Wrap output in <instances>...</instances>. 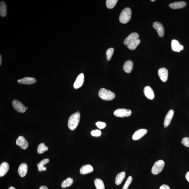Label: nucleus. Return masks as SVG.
Segmentation results:
<instances>
[{"label": "nucleus", "instance_id": "22", "mask_svg": "<svg viewBox=\"0 0 189 189\" xmlns=\"http://www.w3.org/2000/svg\"><path fill=\"white\" fill-rule=\"evenodd\" d=\"M126 174L125 172L118 173L116 176L115 178V184L117 185H119L121 184L125 179Z\"/></svg>", "mask_w": 189, "mask_h": 189}, {"label": "nucleus", "instance_id": "19", "mask_svg": "<svg viewBox=\"0 0 189 189\" xmlns=\"http://www.w3.org/2000/svg\"><path fill=\"white\" fill-rule=\"evenodd\" d=\"M93 170L92 166L88 164L83 166L80 169V172L82 175H86L92 172Z\"/></svg>", "mask_w": 189, "mask_h": 189}, {"label": "nucleus", "instance_id": "10", "mask_svg": "<svg viewBox=\"0 0 189 189\" xmlns=\"http://www.w3.org/2000/svg\"><path fill=\"white\" fill-rule=\"evenodd\" d=\"M147 132H148V131L146 129H139L135 131L134 134H133L132 139L133 140H139L146 135Z\"/></svg>", "mask_w": 189, "mask_h": 189}, {"label": "nucleus", "instance_id": "35", "mask_svg": "<svg viewBox=\"0 0 189 189\" xmlns=\"http://www.w3.org/2000/svg\"><path fill=\"white\" fill-rule=\"evenodd\" d=\"M159 189H170V188L167 185L164 184L161 185Z\"/></svg>", "mask_w": 189, "mask_h": 189}, {"label": "nucleus", "instance_id": "13", "mask_svg": "<svg viewBox=\"0 0 189 189\" xmlns=\"http://www.w3.org/2000/svg\"><path fill=\"white\" fill-rule=\"evenodd\" d=\"M84 81V74L83 73L80 74L76 78L74 84V87L76 89L80 88L83 85Z\"/></svg>", "mask_w": 189, "mask_h": 189}, {"label": "nucleus", "instance_id": "6", "mask_svg": "<svg viewBox=\"0 0 189 189\" xmlns=\"http://www.w3.org/2000/svg\"><path fill=\"white\" fill-rule=\"evenodd\" d=\"M12 105L17 111L20 113H24L26 112V108L20 101L16 100H14L12 102Z\"/></svg>", "mask_w": 189, "mask_h": 189}, {"label": "nucleus", "instance_id": "4", "mask_svg": "<svg viewBox=\"0 0 189 189\" xmlns=\"http://www.w3.org/2000/svg\"><path fill=\"white\" fill-rule=\"evenodd\" d=\"M165 163L163 160H160L155 162L152 167V173L154 175H158L163 170Z\"/></svg>", "mask_w": 189, "mask_h": 189}, {"label": "nucleus", "instance_id": "26", "mask_svg": "<svg viewBox=\"0 0 189 189\" xmlns=\"http://www.w3.org/2000/svg\"><path fill=\"white\" fill-rule=\"evenodd\" d=\"M140 39H138L132 42L127 45L128 49L130 50H135L139 44L140 43Z\"/></svg>", "mask_w": 189, "mask_h": 189}, {"label": "nucleus", "instance_id": "3", "mask_svg": "<svg viewBox=\"0 0 189 189\" xmlns=\"http://www.w3.org/2000/svg\"><path fill=\"white\" fill-rule=\"evenodd\" d=\"M98 95L101 99L105 101L112 100L115 97L114 93L104 88H101L100 90Z\"/></svg>", "mask_w": 189, "mask_h": 189}, {"label": "nucleus", "instance_id": "1", "mask_svg": "<svg viewBox=\"0 0 189 189\" xmlns=\"http://www.w3.org/2000/svg\"><path fill=\"white\" fill-rule=\"evenodd\" d=\"M80 114L79 111L72 114L69 118L68 125L71 130H74L77 127L79 123Z\"/></svg>", "mask_w": 189, "mask_h": 189}, {"label": "nucleus", "instance_id": "16", "mask_svg": "<svg viewBox=\"0 0 189 189\" xmlns=\"http://www.w3.org/2000/svg\"><path fill=\"white\" fill-rule=\"evenodd\" d=\"M174 113V112L173 110H171L168 112L164 121V125L166 127L170 124L172 119Z\"/></svg>", "mask_w": 189, "mask_h": 189}, {"label": "nucleus", "instance_id": "5", "mask_svg": "<svg viewBox=\"0 0 189 189\" xmlns=\"http://www.w3.org/2000/svg\"><path fill=\"white\" fill-rule=\"evenodd\" d=\"M132 114L131 110L125 109H118L114 112V116L116 117L123 118L130 116Z\"/></svg>", "mask_w": 189, "mask_h": 189}, {"label": "nucleus", "instance_id": "37", "mask_svg": "<svg viewBox=\"0 0 189 189\" xmlns=\"http://www.w3.org/2000/svg\"><path fill=\"white\" fill-rule=\"evenodd\" d=\"M39 189H48V188L46 186H42L40 187Z\"/></svg>", "mask_w": 189, "mask_h": 189}, {"label": "nucleus", "instance_id": "38", "mask_svg": "<svg viewBox=\"0 0 189 189\" xmlns=\"http://www.w3.org/2000/svg\"><path fill=\"white\" fill-rule=\"evenodd\" d=\"M2 63V58L1 55H0V66L1 65Z\"/></svg>", "mask_w": 189, "mask_h": 189}, {"label": "nucleus", "instance_id": "14", "mask_svg": "<svg viewBox=\"0 0 189 189\" xmlns=\"http://www.w3.org/2000/svg\"><path fill=\"white\" fill-rule=\"evenodd\" d=\"M144 93L145 96L149 100H152L154 98V91L149 86H147L144 88Z\"/></svg>", "mask_w": 189, "mask_h": 189}, {"label": "nucleus", "instance_id": "7", "mask_svg": "<svg viewBox=\"0 0 189 189\" xmlns=\"http://www.w3.org/2000/svg\"><path fill=\"white\" fill-rule=\"evenodd\" d=\"M153 26L157 31L158 35H159V37H163L164 35L165 31H164V26L161 23L155 22L153 24Z\"/></svg>", "mask_w": 189, "mask_h": 189}, {"label": "nucleus", "instance_id": "20", "mask_svg": "<svg viewBox=\"0 0 189 189\" xmlns=\"http://www.w3.org/2000/svg\"><path fill=\"white\" fill-rule=\"evenodd\" d=\"M186 5V3L185 2L178 1L170 4L169 7L173 9H177L184 8Z\"/></svg>", "mask_w": 189, "mask_h": 189}, {"label": "nucleus", "instance_id": "23", "mask_svg": "<svg viewBox=\"0 0 189 189\" xmlns=\"http://www.w3.org/2000/svg\"><path fill=\"white\" fill-rule=\"evenodd\" d=\"M7 14V6L5 2L1 1L0 3V15L2 17H5Z\"/></svg>", "mask_w": 189, "mask_h": 189}, {"label": "nucleus", "instance_id": "32", "mask_svg": "<svg viewBox=\"0 0 189 189\" xmlns=\"http://www.w3.org/2000/svg\"><path fill=\"white\" fill-rule=\"evenodd\" d=\"M91 134L93 136L98 137L101 136V132L99 130H95L91 131Z\"/></svg>", "mask_w": 189, "mask_h": 189}, {"label": "nucleus", "instance_id": "15", "mask_svg": "<svg viewBox=\"0 0 189 189\" xmlns=\"http://www.w3.org/2000/svg\"><path fill=\"white\" fill-rule=\"evenodd\" d=\"M18 83H19L24 84V85H32L35 83L37 80L33 77H25L23 79L18 80Z\"/></svg>", "mask_w": 189, "mask_h": 189}, {"label": "nucleus", "instance_id": "17", "mask_svg": "<svg viewBox=\"0 0 189 189\" xmlns=\"http://www.w3.org/2000/svg\"><path fill=\"white\" fill-rule=\"evenodd\" d=\"M28 170V165L26 163H23L20 164L18 169L19 175L22 177H25L27 173Z\"/></svg>", "mask_w": 189, "mask_h": 189}, {"label": "nucleus", "instance_id": "18", "mask_svg": "<svg viewBox=\"0 0 189 189\" xmlns=\"http://www.w3.org/2000/svg\"><path fill=\"white\" fill-rule=\"evenodd\" d=\"M9 169V165L7 162L2 163L0 166V177H2L6 174Z\"/></svg>", "mask_w": 189, "mask_h": 189}, {"label": "nucleus", "instance_id": "42", "mask_svg": "<svg viewBox=\"0 0 189 189\" xmlns=\"http://www.w3.org/2000/svg\"><path fill=\"white\" fill-rule=\"evenodd\" d=\"M28 109V108L27 107L26 108V109Z\"/></svg>", "mask_w": 189, "mask_h": 189}, {"label": "nucleus", "instance_id": "8", "mask_svg": "<svg viewBox=\"0 0 189 189\" xmlns=\"http://www.w3.org/2000/svg\"><path fill=\"white\" fill-rule=\"evenodd\" d=\"M16 144L17 146H20L23 149L25 150L28 148V143L24 137L22 136L18 137L17 139Z\"/></svg>", "mask_w": 189, "mask_h": 189}, {"label": "nucleus", "instance_id": "11", "mask_svg": "<svg viewBox=\"0 0 189 189\" xmlns=\"http://www.w3.org/2000/svg\"><path fill=\"white\" fill-rule=\"evenodd\" d=\"M158 75L160 79L164 83L167 81L168 77V71L167 69L162 68L159 69L158 71Z\"/></svg>", "mask_w": 189, "mask_h": 189}, {"label": "nucleus", "instance_id": "9", "mask_svg": "<svg viewBox=\"0 0 189 189\" xmlns=\"http://www.w3.org/2000/svg\"><path fill=\"white\" fill-rule=\"evenodd\" d=\"M139 35L138 33L133 32L131 33L126 38L124 41V43L125 45H127L130 43L136 41L138 39Z\"/></svg>", "mask_w": 189, "mask_h": 189}, {"label": "nucleus", "instance_id": "29", "mask_svg": "<svg viewBox=\"0 0 189 189\" xmlns=\"http://www.w3.org/2000/svg\"><path fill=\"white\" fill-rule=\"evenodd\" d=\"M117 1V0H107L106 2V7L108 9L113 8L115 6Z\"/></svg>", "mask_w": 189, "mask_h": 189}, {"label": "nucleus", "instance_id": "36", "mask_svg": "<svg viewBox=\"0 0 189 189\" xmlns=\"http://www.w3.org/2000/svg\"><path fill=\"white\" fill-rule=\"evenodd\" d=\"M185 177H186L187 181L189 182V172L186 173V175H185Z\"/></svg>", "mask_w": 189, "mask_h": 189}, {"label": "nucleus", "instance_id": "33", "mask_svg": "<svg viewBox=\"0 0 189 189\" xmlns=\"http://www.w3.org/2000/svg\"><path fill=\"white\" fill-rule=\"evenodd\" d=\"M185 146L189 148V138L185 137L182 139V142H181Z\"/></svg>", "mask_w": 189, "mask_h": 189}, {"label": "nucleus", "instance_id": "34", "mask_svg": "<svg viewBox=\"0 0 189 189\" xmlns=\"http://www.w3.org/2000/svg\"><path fill=\"white\" fill-rule=\"evenodd\" d=\"M97 127L100 129H104L106 127V124L104 122H98L96 123Z\"/></svg>", "mask_w": 189, "mask_h": 189}, {"label": "nucleus", "instance_id": "39", "mask_svg": "<svg viewBox=\"0 0 189 189\" xmlns=\"http://www.w3.org/2000/svg\"><path fill=\"white\" fill-rule=\"evenodd\" d=\"M8 189H16L14 187H10V188H9Z\"/></svg>", "mask_w": 189, "mask_h": 189}, {"label": "nucleus", "instance_id": "40", "mask_svg": "<svg viewBox=\"0 0 189 189\" xmlns=\"http://www.w3.org/2000/svg\"><path fill=\"white\" fill-rule=\"evenodd\" d=\"M43 171H45L46 170V168L44 167L43 168Z\"/></svg>", "mask_w": 189, "mask_h": 189}, {"label": "nucleus", "instance_id": "21", "mask_svg": "<svg viewBox=\"0 0 189 189\" xmlns=\"http://www.w3.org/2000/svg\"><path fill=\"white\" fill-rule=\"evenodd\" d=\"M133 63L130 60L126 61L124 64L123 70L124 71L127 73H130L133 70Z\"/></svg>", "mask_w": 189, "mask_h": 189}, {"label": "nucleus", "instance_id": "28", "mask_svg": "<svg viewBox=\"0 0 189 189\" xmlns=\"http://www.w3.org/2000/svg\"><path fill=\"white\" fill-rule=\"evenodd\" d=\"M49 159H43L42 160L40 163L37 164V167L38 168V171L41 172L43 171V169L45 164L49 163Z\"/></svg>", "mask_w": 189, "mask_h": 189}, {"label": "nucleus", "instance_id": "25", "mask_svg": "<svg viewBox=\"0 0 189 189\" xmlns=\"http://www.w3.org/2000/svg\"><path fill=\"white\" fill-rule=\"evenodd\" d=\"M94 184L97 189H104L105 188L104 182L100 179H95L94 180Z\"/></svg>", "mask_w": 189, "mask_h": 189}, {"label": "nucleus", "instance_id": "27", "mask_svg": "<svg viewBox=\"0 0 189 189\" xmlns=\"http://www.w3.org/2000/svg\"><path fill=\"white\" fill-rule=\"evenodd\" d=\"M48 150V148L45 146L44 143H41L38 147V152L39 154H42Z\"/></svg>", "mask_w": 189, "mask_h": 189}, {"label": "nucleus", "instance_id": "31", "mask_svg": "<svg viewBox=\"0 0 189 189\" xmlns=\"http://www.w3.org/2000/svg\"><path fill=\"white\" fill-rule=\"evenodd\" d=\"M133 181V177L131 176H130L128 177L127 181L125 185H124L123 188L122 189H128L129 185H130Z\"/></svg>", "mask_w": 189, "mask_h": 189}, {"label": "nucleus", "instance_id": "24", "mask_svg": "<svg viewBox=\"0 0 189 189\" xmlns=\"http://www.w3.org/2000/svg\"><path fill=\"white\" fill-rule=\"evenodd\" d=\"M73 182V179L71 177H68L63 181L61 186L63 188H68L71 186Z\"/></svg>", "mask_w": 189, "mask_h": 189}, {"label": "nucleus", "instance_id": "30", "mask_svg": "<svg viewBox=\"0 0 189 189\" xmlns=\"http://www.w3.org/2000/svg\"><path fill=\"white\" fill-rule=\"evenodd\" d=\"M114 52V49L112 48L108 49L106 51V55L107 59L108 61H110L112 59V55Z\"/></svg>", "mask_w": 189, "mask_h": 189}, {"label": "nucleus", "instance_id": "2", "mask_svg": "<svg viewBox=\"0 0 189 189\" xmlns=\"http://www.w3.org/2000/svg\"><path fill=\"white\" fill-rule=\"evenodd\" d=\"M132 12L130 8L127 7L122 11L119 17L120 22L125 24L128 22L131 17Z\"/></svg>", "mask_w": 189, "mask_h": 189}, {"label": "nucleus", "instance_id": "41", "mask_svg": "<svg viewBox=\"0 0 189 189\" xmlns=\"http://www.w3.org/2000/svg\"><path fill=\"white\" fill-rule=\"evenodd\" d=\"M151 1H152V2H154L155 1V0H151Z\"/></svg>", "mask_w": 189, "mask_h": 189}, {"label": "nucleus", "instance_id": "12", "mask_svg": "<svg viewBox=\"0 0 189 189\" xmlns=\"http://www.w3.org/2000/svg\"><path fill=\"white\" fill-rule=\"evenodd\" d=\"M171 45L172 49L173 51L179 52L184 49V46L176 40L174 39L172 41Z\"/></svg>", "mask_w": 189, "mask_h": 189}]
</instances>
